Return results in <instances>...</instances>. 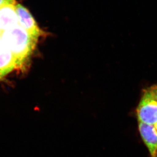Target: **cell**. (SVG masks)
<instances>
[{
    "mask_svg": "<svg viewBox=\"0 0 157 157\" xmlns=\"http://www.w3.org/2000/svg\"><path fill=\"white\" fill-rule=\"evenodd\" d=\"M138 128L151 157H157V130L155 125L138 122Z\"/></svg>",
    "mask_w": 157,
    "mask_h": 157,
    "instance_id": "cell-5",
    "label": "cell"
},
{
    "mask_svg": "<svg viewBox=\"0 0 157 157\" xmlns=\"http://www.w3.org/2000/svg\"><path fill=\"white\" fill-rule=\"evenodd\" d=\"M11 1H12V0H0V6H1L3 4L7 3L8 2Z\"/></svg>",
    "mask_w": 157,
    "mask_h": 157,
    "instance_id": "cell-7",
    "label": "cell"
},
{
    "mask_svg": "<svg viewBox=\"0 0 157 157\" xmlns=\"http://www.w3.org/2000/svg\"><path fill=\"white\" fill-rule=\"evenodd\" d=\"M16 2L12 0L0 6V29L2 31L18 25Z\"/></svg>",
    "mask_w": 157,
    "mask_h": 157,
    "instance_id": "cell-4",
    "label": "cell"
},
{
    "mask_svg": "<svg viewBox=\"0 0 157 157\" xmlns=\"http://www.w3.org/2000/svg\"><path fill=\"white\" fill-rule=\"evenodd\" d=\"M16 11L19 24L30 35L37 39L45 35L44 32L38 27L35 19L26 8L20 4H17Z\"/></svg>",
    "mask_w": 157,
    "mask_h": 157,
    "instance_id": "cell-3",
    "label": "cell"
},
{
    "mask_svg": "<svg viewBox=\"0 0 157 157\" xmlns=\"http://www.w3.org/2000/svg\"><path fill=\"white\" fill-rule=\"evenodd\" d=\"M157 85L144 90L136 110L138 122L155 125L157 123Z\"/></svg>",
    "mask_w": 157,
    "mask_h": 157,
    "instance_id": "cell-2",
    "label": "cell"
},
{
    "mask_svg": "<svg viewBox=\"0 0 157 157\" xmlns=\"http://www.w3.org/2000/svg\"><path fill=\"white\" fill-rule=\"evenodd\" d=\"M155 125V128H156V130H157V124H155V125Z\"/></svg>",
    "mask_w": 157,
    "mask_h": 157,
    "instance_id": "cell-8",
    "label": "cell"
},
{
    "mask_svg": "<svg viewBox=\"0 0 157 157\" xmlns=\"http://www.w3.org/2000/svg\"></svg>",
    "mask_w": 157,
    "mask_h": 157,
    "instance_id": "cell-9",
    "label": "cell"
},
{
    "mask_svg": "<svg viewBox=\"0 0 157 157\" xmlns=\"http://www.w3.org/2000/svg\"><path fill=\"white\" fill-rule=\"evenodd\" d=\"M17 68L15 58L0 37V78Z\"/></svg>",
    "mask_w": 157,
    "mask_h": 157,
    "instance_id": "cell-6",
    "label": "cell"
},
{
    "mask_svg": "<svg viewBox=\"0 0 157 157\" xmlns=\"http://www.w3.org/2000/svg\"><path fill=\"white\" fill-rule=\"evenodd\" d=\"M0 37L15 58L17 68L21 67L29 59L38 39L30 35L18 24L0 32Z\"/></svg>",
    "mask_w": 157,
    "mask_h": 157,
    "instance_id": "cell-1",
    "label": "cell"
}]
</instances>
